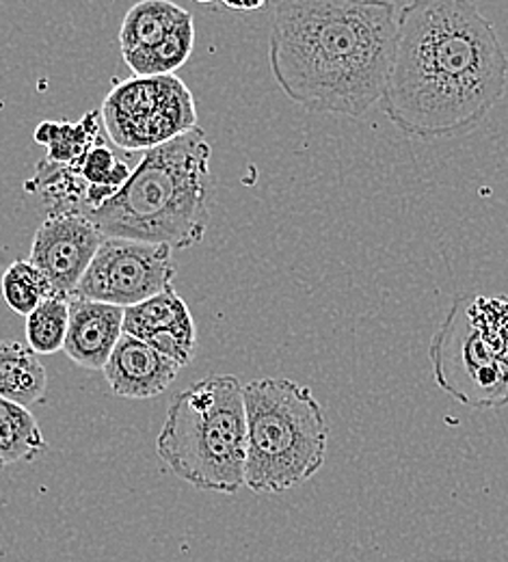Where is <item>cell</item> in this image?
<instances>
[{
    "label": "cell",
    "instance_id": "obj_1",
    "mask_svg": "<svg viewBox=\"0 0 508 562\" xmlns=\"http://www.w3.org/2000/svg\"><path fill=\"white\" fill-rule=\"evenodd\" d=\"M507 82V50L474 2L400 4L381 111L403 135L454 139L476 131Z\"/></svg>",
    "mask_w": 508,
    "mask_h": 562
},
{
    "label": "cell",
    "instance_id": "obj_2",
    "mask_svg": "<svg viewBox=\"0 0 508 562\" xmlns=\"http://www.w3.org/2000/svg\"><path fill=\"white\" fill-rule=\"evenodd\" d=\"M400 4L282 0L273 4L269 61L307 113L362 117L381 102Z\"/></svg>",
    "mask_w": 508,
    "mask_h": 562
},
{
    "label": "cell",
    "instance_id": "obj_3",
    "mask_svg": "<svg viewBox=\"0 0 508 562\" xmlns=\"http://www.w3.org/2000/svg\"><path fill=\"white\" fill-rule=\"evenodd\" d=\"M211 158L213 147L200 128L147 149L117 195L82 216L104 238L195 247L206 236L215 198Z\"/></svg>",
    "mask_w": 508,
    "mask_h": 562
},
{
    "label": "cell",
    "instance_id": "obj_4",
    "mask_svg": "<svg viewBox=\"0 0 508 562\" xmlns=\"http://www.w3.org/2000/svg\"><path fill=\"white\" fill-rule=\"evenodd\" d=\"M156 452L195 490L232 495L245 487L247 416L238 376L211 374L180 392L167 409Z\"/></svg>",
    "mask_w": 508,
    "mask_h": 562
},
{
    "label": "cell",
    "instance_id": "obj_5",
    "mask_svg": "<svg viewBox=\"0 0 508 562\" xmlns=\"http://www.w3.org/2000/svg\"><path fill=\"white\" fill-rule=\"evenodd\" d=\"M247 416L245 487L260 495L291 492L325 465L329 422L307 385L256 379L242 385Z\"/></svg>",
    "mask_w": 508,
    "mask_h": 562
},
{
    "label": "cell",
    "instance_id": "obj_6",
    "mask_svg": "<svg viewBox=\"0 0 508 562\" xmlns=\"http://www.w3.org/2000/svg\"><path fill=\"white\" fill-rule=\"evenodd\" d=\"M106 135L126 151H147L191 133L197 122L195 100L176 76H133L102 102Z\"/></svg>",
    "mask_w": 508,
    "mask_h": 562
},
{
    "label": "cell",
    "instance_id": "obj_7",
    "mask_svg": "<svg viewBox=\"0 0 508 562\" xmlns=\"http://www.w3.org/2000/svg\"><path fill=\"white\" fill-rule=\"evenodd\" d=\"M470 296H459L429 347L437 387L470 409L508 405V370L489 351L467 316Z\"/></svg>",
    "mask_w": 508,
    "mask_h": 562
},
{
    "label": "cell",
    "instance_id": "obj_8",
    "mask_svg": "<svg viewBox=\"0 0 508 562\" xmlns=\"http://www.w3.org/2000/svg\"><path fill=\"white\" fill-rule=\"evenodd\" d=\"M173 278L171 247L104 238L74 296L128 310L173 285Z\"/></svg>",
    "mask_w": 508,
    "mask_h": 562
},
{
    "label": "cell",
    "instance_id": "obj_9",
    "mask_svg": "<svg viewBox=\"0 0 508 562\" xmlns=\"http://www.w3.org/2000/svg\"><path fill=\"white\" fill-rule=\"evenodd\" d=\"M104 236L82 214L48 216L35 232L29 262L50 283L53 294L74 299Z\"/></svg>",
    "mask_w": 508,
    "mask_h": 562
},
{
    "label": "cell",
    "instance_id": "obj_10",
    "mask_svg": "<svg viewBox=\"0 0 508 562\" xmlns=\"http://www.w3.org/2000/svg\"><path fill=\"white\" fill-rule=\"evenodd\" d=\"M124 334L146 342L180 368L191 363L197 349L195 321L173 285L124 310Z\"/></svg>",
    "mask_w": 508,
    "mask_h": 562
},
{
    "label": "cell",
    "instance_id": "obj_11",
    "mask_svg": "<svg viewBox=\"0 0 508 562\" xmlns=\"http://www.w3.org/2000/svg\"><path fill=\"white\" fill-rule=\"evenodd\" d=\"M102 372L117 396L144 401L165 394L176 381L180 366L146 342L124 334Z\"/></svg>",
    "mask_w": 508,
    "mask_h": 562
},
{
    "label": "cell",
    "instance_id": "obj_12",
    "mask_svg": "<svg viewBox=\"0 0 508 562\" xmlns=\"http://www.w3.org/2000/svg\"><path fill=\"white\" fill-rule=\"evenodd\" d=\"M124 336V310L106 303L70 299V325L64 352L82 368L104 370Z\"/></svg>",
    "mask_w": 508,
    "mask_h": 562
},
{
    "label": "cell",
    "instance_id": "obj_13",
    "mask_svg": "<svg viewBox=\"0 0 508 562\" xmlns=\"http://www.w3.org/2000/svg\"><path fill=\"white\" fill-rule=\"evenodd\" d=\"M48 392V372L29 345L18 340L0 342V398L20 407L44 401Z\"/></svg>",
    "mask_w": 508,
    "mask_h": 562
},
{
    "label": "cell",
    "instance_id": "obj_14",
    "mask_svg": "<svg viewBox=\"0 0 508 562\" xmlns=\"http://www.w3.org/2000/svg\"><path fill=\"white\" fill-rule=\"evenodd\" d=\"M191 13L169 0H144L131 7L120 26L122 55L149 50L160 44Z\"/></svg>",
    "mask_w": 508,
    "mask_h": 562
},
{
    "label": "cell",
    "instance_id": "obj_15",
    "mask_svg": "<svg viewBox=\"0 0 508 562\" xmlns=\"http://www.w3.org/2000/svg\"><path fill=\"white\" fill-rule=\"evenodd\" d=\"M102 122L100 113L91 111L80 122H42L33 139L39 145L48 147V162L57 165H74L80 160L91 147L100 145L102 140Z\"/></svg>",
    "mask_w": 508,
    "mask_h": 562
},
{
    "label": "cell",
    "instance_id": "obj_16",
    "mask_svg": "<svg viewBox=\"0 0 508 562\" xmlns=\"http://www.w3.org/2000/svg\"><path fill=\"white\" fill-rule=\"evenodd\" d=\"M48 448L35 416L15 403L0 398V470L33 461Z\"/></svg>",
    "mask_w": 508,
    "mask_h": 562
},
{
    "label": "cell",
    "instance_id": "obj_17",
    "mask_svg": "<svg viewBox=\"0 0 508 562\" xmlns=\"http://www.w3.org/2000/svg\"><path fill=\"white\" fill-rule=\"evenodd\" d=\"M195 46L193 15L182 20L160 44L149 50H137L122 55L135 76H171L180 70Z\"/></svg>",
    "mask_w": 508,
    "mask_h": 562
},
{
    "label": "cell",
    "instance_id": "obj_18",
    "mask_svg": "<svg viewBox=\"0 0 508 562\" xmlns=\"http://www.w3.org/2000/svg\"><path fill=\"white\" fill-rule=\"evenodd\" d=\"M70 325V299L50 294L26 316V345L35 355L64 351Z\"/></svg>",
    "mask_w": 508,
    "mask_h": 562
},
{
    "label": "cell",
    "instance_id": "obj_19",
    "mask_svg": "<svg viewBox=\"0 0 508 562\" xmlns=\"http://www.w3.org/2000/svg\"><path fill=\"white\" fill-rule=\"evenodd\" d=\"M467 316L489 351L508 370V296H470Z\"/></svg>",
    "mask_w": 508,
    "mask_h": 562
},
{
    "label": "cell",
    "instance_id": "obj_20",
    "mask_svg": "<svg viewBox=\"0 0 508 562\" xmlns=\"http://www.w3.org/2000/svg\"><path fill=\"white\" fill-rule=\"evenodd\" d=\"M0 290L4 303L22 316H29L39 303H44L53 290L46 278L29 262L15 260L0 280Z\"/></svg>",
    "mask_w": 508,
    "mask_h": 562
},
{
    "label": "cell",
    "instance_id": "obj_21",
    "mask_svg": "<svg viewBox=\"0 0 508 562\" xmlns=\"http://www.w3.org/2000/svg\"><path fill=\"white\" fill-rule=\"evenodd\" d=\"M72 167L89 187H104L113 191H120L133 176L131 167L122 158H117L104 143L91 147Z\"/></svg>",
    "mask_w": 508,
    "mask_h": 562
},
{
    "label": "cell",
    "instance_id": "obj_22",
    "mask_svg": "<svg viewBox=\"0 0 508 562\" xmlns=\"http://www.w3.org/2000/svg\"><path fill=\"white\" fill-rule=\"evenodd\" d=\"M264 4H267L264 0H253V2H232V0H227V2H223V7L234 9V11H258Z\"/></svg>",
    "mask_w": 508,
    "mask_h": 562
}]
</instances>
